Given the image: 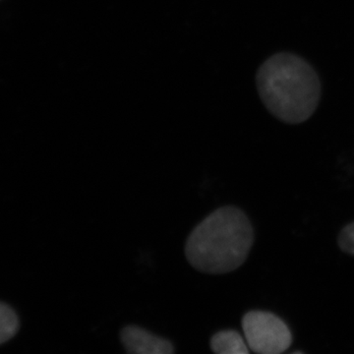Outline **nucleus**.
<instances>
[{
  "instance_id": "nucleus-3",
  "label": "nucleus",
  "mask_w": 354,
  "mask_h": 354,
  "mask_svg": "<svg viewBox=\"0 0 354 354\" xmlns=\"http://www.w3.org/2000/svg\"><path fill=\"white\" fill-rule=\"evenodd\" d=\"M241 325L247 344L253 353L281 354L292 344V334L288 326L271 312H247Z\"/></svg>"
},
{
  "instance_id": "nucleus-7",
  "label": "nucleus",
  "mask_w": 354,
  "mask_h": 354,
  "mask_svg": "<svg viewBox=\"0 0 354 354\" xmlns=\"http://www.w3.org/2000/svg\"><path fill=\"white\" fill-rule=\"evenodd\" d=\"M337 243L342 252L354 256V221L342 228L337 237Z\"/></svg>"
},
{
  "instance_id": "nucleus-6",
  "label": "nucleus",
  "mask_w": 354,
  "mask_h": 354,
  "mask_svg": "<svg viewBox=\"0 0 354 354\" xmlns=\"http://www.w3.org/2000/svg\"><path fill=\"white\" fill-rule=\"evenodd\" d=\"M20 329L17 314L9 305L0 304V344L10 341Z\"/></svg>"
},
{
  "instance_id": "nucleus-5",
  "label": "nucleus",
  "mask_w": 354,
  "mask_h": 354,
  "mask_svg": "<svg viewBox=\"0 0 354 354\" xmlns=\"http://www.w3.org/2000/svg\"><path fill=\"white\" fill-rule=\"evenodd\" d=\"M212 351L218 354H249L246 339L239 332L225 330L216 333L209 342Z\"/></svg>"
},
{
  "instance_id": "nucleus-2",
  "label": "nucleus",
  "mask_w": 354,
  "mask_h": 354,
  "mask_svg": "<svg viewBox=\"0 0 354 354\" xmlns=\"http://www.w3.org/2000/svg\"><path fill=\"white\" fill-rule=\"evenodd\" d=\"M253 242L245 213L237 207H221L192 230L185 243L186 259L205 274H227L245 263Z\"/></svg>"
},
{
  "instance_id": "nucleus-4",
  "label": "nucleus",
  "mask_w": 354,
  "mask_h": 354,
  "mask_svg": "<svg viewBox=\"0 0 354 354\" xmlns=\"http://www.w3.org/2000/svg\"><path fill=\"white\" fill-rule=\"evenodd\" d=\"M120 341L128 353L135 354H171L176 351L169 339L137 327L127 326L120 332Z\"/></svg>"
},
{
  "instance_id": "nucleus-1",
  "label": "nucleus",
  "mask_w": 354,
  "mask_h": 354,
  "mask_svg": "<svg viewBox=\"0 0 354 354\" xmlns=\"http://www.w3.org/2000/svg\"><path fill=\"white\" fill-rule=\"evenodd\" d=\"M266 108L279 120L299 124L313 115L321 99V83L312 65L290 53H279L261 65L256 75Z\"/></svg>"
}]
</instances>
